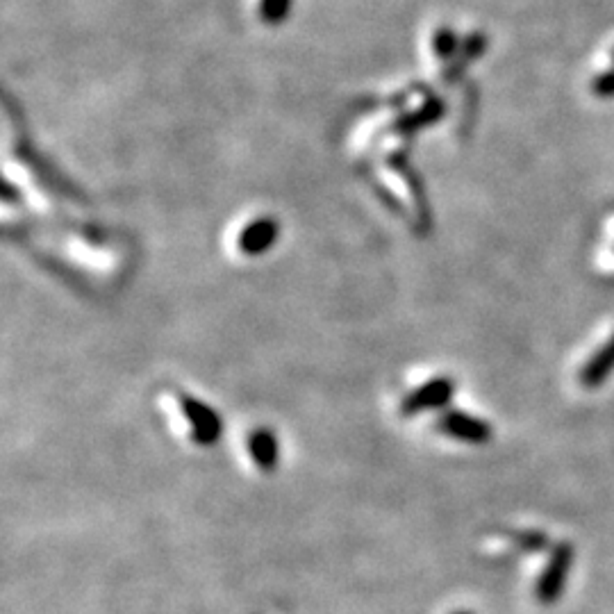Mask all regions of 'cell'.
Returning <instances> with one entry per match:
<instances>
[{
    "mask_svg": "<svg viewBox=\"0 0 614 614\" xmlns=\"http://www.w3.org/2000/svg\"><path fill=\"white\" fill-rule=\"evenodd\" d=\"M455 392V383L451 378L439 376L423 383L421 387L412 389V392L405 396V401L401 405V412L405 417H414V414H421L426 410H437L444 408V405L451 401V396Z\"/></svg>",
    "mask_w": 614,
    "mask_h": 614,
    "instance_id": "6da1fadb",
    "label": "cell"
},
{
    "mask_svg": "<svg viewBox=\"0 0 614 614\" xmlns=\"http://www.w3.org/2000/svg\"><path fill=\"white\" fill-rule=\"evenodd\" d=\"M574 562V549L569 544H560L553 551L549 564H546L542 578L537 583V596L542 603H555L560 599L564 585H567V576Z\"/></svg>",
    "mask_w": 614,
    "mask_h": 614,
    "instance_id": "7a4b0ae2",
    "label": "cell"
},
{
    "mask_svg": "<svg viewBox=\"0 0 614 614\" xmlns=\"http://www.w3.org/2000/svg\"><path fill=\"white\" fill-rule=\"evenodd\" d=\"M280 237V223L273 217H260L248 221L237 237L239 253L246 257H260L276 246Z\"/></svg>",
    "mask_w": 614,
    "mask_h": 614,
    "instance_id": "3957f363",
    "label": "cell"
},
{
    "mask_svg": "<svg viewBox=\"0 0 614 614\" xmlns=\"http://www.w3.org/2000/svg\"><path fill=\"white\" fill-rule=\"evenodd\" d=\"M180 405L187 414V421L192 423L196 442L203 446H210L217 442L223 430V423L217 417V412H214L212 408H207V405L201 401H194V398L187 394L180 396Z\"/></svg>",
    "mask_w": 614,
    "mask_h": 614,
    "instance_id": "277c9868",
    "label": "cell"
},
{
    "mask_svg": "<svg viewBox=\"0 0 614 614\" xmlns=\"http://www.w3.org/2000/svg\"><path fill=\"white\" fill-rule=\"evenodd\" d=\"M439 430L444 435L460 439L467 444H485L492 439V428L483 419L471 417L467 412H448L439 419Z\"/></svg>",
    "mask_w": 614,
    "mask_h": 614,
    "instance_id": "5b68a950",
    "label": "cell"
},
{
    "mask_svg": "<svg viewBox=\"0 0 614 614\" xmlns=\"http://www.w3.org/2000/svg\"><path fill=\"white\" fill-rule=\"evenodd\" d=\"M614 371V335L596 351L580 371V383L585 387H599Z\"/></svg>",
    "mask_w": 614,
    "mask_h": 614,
    "instance_id": "8992f818",
    "label": "cell"
},
{
    "mask_svg": "<svg viewBox=\"0 0 614 614\" xmlns=\"http://www.w3.org/2000/svg\"><path fill=\"white\" fill-rule=\"evenodd\" d=\"M248 448H251L253 460L260 464L264 471H271L278 462V439L267 428L253 430L251 439H248Z\"/></svg>",
    "mask_w": 614,
    "mask_h": 614,
    "instance_id": "52a82bcc",
    "label": "cell"
},
{
    "mask_svg": "<svg viewBox=\"0 0 614 614\" xmlns=\"http://www.w3.org/2000/svg\"><path fill=\"white\" fill-rule=\"evenodd\" d=\"M289 10H292V0H260L257 5L260 19L267 26H280L282 21H287Z\"/></svg>",
    "mask_w": 614,
    "mask_h": 614,
    "instance_id": "ba28073f",
    "label": "cell"
},
{
    "mask_svg": "<svg viewBox=\"0 0 614 614\" xmlns=\"http://www.w3.org/2000/svg\"><path fill=\"white\" fill-rule=\"evenodd\" d=\"M460 41H458V35L451 28H439L435 30V37H433V51L437 57H442V60H448V57L458 55L460 51Z\"/></svg>",
    "mask_w": 614,
    "mask_h": 614,
    "instance_id": "9c48e42d",
    "label": "cell"
},
{
    "mask_svg": "<svg viewBox=\"0 0 614 614\" xmlns=\"http://www.w3.org/2000/svg\"><path fill=\"white\" fill-rule=\"evenodd\" d=\"M592 91H594L596 96H601V98H610V96H614V71L603 73V76L596 78V80L592 82Z\"/></svg>",
    "mask_w": 614,
    "mask_h": 614,
    "instance_id": "30bf717a",
    "label": "cell"
},
{
    "mask_svg": "<svg viewBox=\"0 0 614 614\" xmlns=\"http://www.w3.org/2000/svg\"><path fill=\"white\" fill-rule=\"evenodd\" d=\"M458 614H469V612H458Z\"/></svg>",
    "mask_w": 614,
    "mask_h": 614,
    "instance_id": "8fae6325",
    "label": "cell"
}]
</instances>
